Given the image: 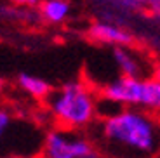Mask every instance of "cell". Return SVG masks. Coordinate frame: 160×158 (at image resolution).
<instances>
[{
	"label": "cell",
	"instance_id": "obj_2",
	"mask_svg": "<svg viewBox=\"0 0 160 158\" xmlns=\"http://www.w3.org/2000/svg\"><path fill=\"white\" fill-rule=\"evenodd\" d=\"M47 108L58 125L66 131L87 129L99 115L96 94L80 80H72L54 89L47 97Z\"/></svg>",
	"mask_w": 160,
	"mask_h": 158
},
{
	"label": "cell",
	"instance_id": "obj_7",
	"mask_svg": "<svg viewBox=\"0 0 160 158\" xmlns=\"http://www.w3.org/2000/svg\"><path fill=\"white\" fill-rule=\"evenodd\" d=\"M18 85L23 89L26 94H30L35 99H45L52 94V85L47 82V80L40 78V77L30 75V73H19L18 75Z\"/></svg>",
	"mask_w": 160,
	"mask_h": 158
},
{
	"label": "cell",
	"instance_id": "obj_1",
	"mask_svg": "<svg viewBox=\"0 0 160 158\" xmlns=\"http://www.w3.org/2000/svg\"><path fill=\"white\" fill-rule=\"evenodd\" d=\"M99 134L113 158H152L160 153V122L139 108H120L104 116Z\"/></svg>",
	"mask_w": 160,
	"mask_h": 158
},
{
	"label": "cell",
	"instance_id": "obj_9",
	"mask_svg": "<svg viewBox=\"0 0 160 158\" xmlns=\"http://www.w3.org/2000/svg\"><path fill=\"white\" fill-rule=\"evenodd\" d=\"M72 5L68 0H44L40 5V12L49 23H63L68 17Z\"/></svg>",
	"mask_w": 160,
	"mask_h": 158
},
{
	"label": "cell",
	"instance_id": "obj_15",
	"mask_svg": "<svg viewBox=\"0 0 160 158\" xmlns=\"http://www.w3.org/2000/svg\"><path fill=\"white\" fill-rule=\"evenodd\" d=\"M157 12H158V16H160V9H158V11H157Z\"/></svg>",
	"mask_w": 160,
	"mask_h": 158
},
{
	"label": "cell",
	"instance_id": "obj_5",
	"mask_svg": "<svg viewBox=\"0 0 160 158\" xmlns=\"http://www.w3.org/2000/svg\"><path fill=\"white\" fill-rule=\"evenodd\" d=\"M89 37L110 45H131L134 40L129 32L110 23H94L89 28Z\"/></svg>",
	"mask_w": 160,
	"mask_h": 158
},
{
	"label": "cell",
	"instance_id": "obj_11",
	"mask_svg": "<svg viewBox=\"0 0 160 158\" xmlns=\"http://www.w3.org/2000/svg\"><path fill=\"white\" fill-rule=\"evenodd\" d=\"M12 2H16V4H19V5H37V4H40V0H12Z\"/></svg>",
	"mask_w": 160,
	"mask_h": 158
},
{
	"label": "cell",
	"instance_id": "obj_12",
	"mask_svg": "<svg viewBox=\"0 0 160 158\" xmlns=\"http://www.w3.org/2000/svg\"><path fill=\"white\" fill-rule=\"evenodd\" d=\"M150 4H152V7L155 9V11L160 9V0H150Z\"/></svg>",
	"mask_w": 160,
	"mask_h": 158
},
{
	"label": "cell",
	"instance_id": "obj_8",
	"mask_svg": "<svg viewBox=\"0 0 160 158\" xmlns=\"http://www.w3.org/2000/svg\"><path fill=\"white\" fill-rule=\"evenodd\" d=\"M139 110L148 113H160V77L144 78Z\"/></svg>",
	"mask_w": 160,
	"mask_h": 158
},
{
	"label": "cell",
	"instance_id": "obj_13",
	"mask_svg": "<svg viewBox=\"0 0 160 158\" xmlns=\"http://www.w3.org/2000/svg\"><path fill=\"white\" fill-rule=\"evenodd\" d=\"M4 87H5V80H4V78H0V92L4 91Z\"/></svg>",
	"mask_w": 160,
	"mask_h": 158
},
{
	"label": "cell",
	"instance_id": "obj_4",
	"mask_svg": "<svg viewBox=\"0 0 160 158\" xmlns=\"http://www.w3.org/2000/svg\"><path fill=\"white\" fill-rule=\"evenodd\" d=\"M144 78L139 77H118L103 87V97L122 108H139L143 96Z\"/></svg>",
	"mask_w": 160,
	"mask_h": 158
},
{
	"label": "cell",
	"instance_id": "obj_3",
	"mask_svg": "<svg viewBox=\"0 0 160 158\" xmlns=\"http://www.w3.org/2000/svg\"><path fill=\"white\" fill-rule=\"evenodd\" d=\"M42 158H101V150L91 139L58 127L45 134Z\"/></svg>",
	"mask_w": 160,
	"mask_h": 158
},
{
	"label": "cell",
	"instance_id": "obj_14",
	"mask_svg": "<svg viewBox=\"0 0 160 158\" xmlns=\"http://www.w3.org/2000/svg\"><path fill=\"white\" fill-rule=\"evenodd\" d=\"M131 2H139L141 4V2H150V0H131Z\"/></svg>",
	"mask_w": 160,
	"mask_h": 158
},
{
	"label": "cell",
	"instance_id": "obj_6",
	"mask_svg": "<svg viewBox=\"0 0 160 158\" xmlns=\"http://www.w3.org/2000/svg\"><path fill=\"white\" fill-rule=\"evenodd\" d=\"M112 57L115 61L117 68L120 70V73L125 77H139L143 78V64L127 49V45H113L112 49Z\"/></svg>",
	"mask_w": 160,
	"mask_h": 158
},
{
	"label": "cell",
	"instance_id": "obj_10",
	"mask_svg": "<svg viewBox=\"0 0 160 158\" xmlns=\"http://www.w3.org/2000/svg\"><path fill=\"white\" fill-rule=\"evenodd\" d=\"M11 123H12V116H11V113H9V111L5 110V108L0 106V139L4 137L5 132L9 131Z\"/></svg>",
	"mask_w": 160,
	"mask_h": 158
}]
</instances>
